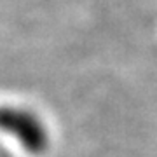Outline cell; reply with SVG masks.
I'll list each match as a JSON object with an SVG mask.
<instances>
[{
    "label": "cell",
    "instance_id": "6da1fadb",
    "mask_svg": "<svg viewBox=\"0 0 157 157\" xmlns=\"http://www.w3.org/2000/svg\"><path fill=\"white\" fill-rule=\"evenodd\" d=\"M0 133L12 136L32 155H40L49 148L47 126L30 108L0 103Z\"/></svg>",
    "mask_w": 157,
    "mask_h": 157
}]
</instances>
